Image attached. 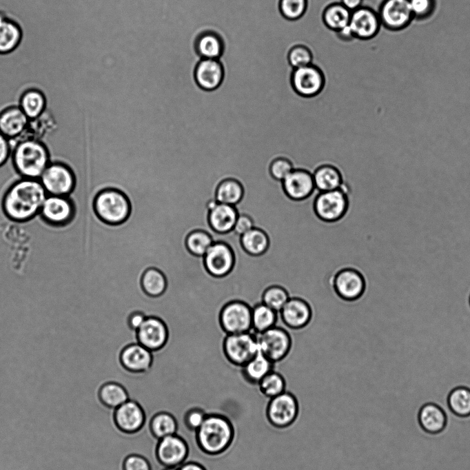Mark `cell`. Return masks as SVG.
Masks as SVG:
<instances>
[{"mask_svg":"<svg viewBox=\"0 0 470 470\" xmlns=\"http://www.w3.org/2000/svg\"><path fill=\"white\" fill-rule=\"evenodd\" d=\"M47 196L39 179L22 178L6 192L3 208L10 220L19 223L28 222L40 214Z\"/></svg>","mask_w":470,"mask_h":470,"instance_id":"obj_1","label":"cell"},{"mask_svg":"<svg viewBox=\"0 0 470 470\" xmlns=\"http://www.w3.org/2000/svg\"><path fill=\"white\" fill-rule=\"evenodd\" d=\"M195 433L199 449L211 456L225 452L232 445L234 438L232 422L220 414H207Z\"/></svg>","mask_w":470,"mask_h":470,"instance_id":"obj_2","label":"cell"},{"mask_svg":"<svg viewBox=\"0 0 470 470\" xmlns=\"http://www.w3.org/2000/svg\"><path fill=\"white\" fill-rule=\"evenodd\" d=\"M12 157L16 170L26 178L39 179L50 163L46 146L33 139L17 141L12 149Z\"/></svg>","mask_w":470,"mask_h":470,"instance_id":"obj_3","label":"cell"},{"mask_svg":"<svg viewBox=\"0 0 470 470\" xmlns=\"http://www.w3.org/2000/svg\"><path fill=\"white\" fill-rule=\"evenodd\" d=\"M93 207L101 221L112 225L125 221L130 212L126 196L114 189H105L99 192L94 199Z\"/></svg>","mask_w":470,"mask_h":470,"instance_id":"obj_4","label":"cell"},{"mask_svg":"<svg viewBox=\"0 0 470 470\" xmlns=\"http://www.w3.org/2000/svg\"><path fill=\"white\" fill-rule=\"evenodd\" d=\"M48 195L70 197L74 192L76 179L72 170L67 165L50 163L39 178Z\"/></svg>","mask_w":470,"mask_h":470,"instance_id":"obj_5","label":"cell"},{"mask_svg":"<svg viewBox=\"0 0 470 470\" xmlns=\"http://www.w3.org/2000/svg\"><path fill=\"white\" fill-rule=\"evenodd\" d=\"M255 334L258 351L274 364L284 360L289 354L292 339L285 328L276 325Z\"/></svg>","mask_w":470,"mask_h":470,"instance_id":"obj_6","label":"cell"},{"mask_svg":"<svg viewBox=\"0 0 470 470\" xmlns=\"http://www.w3.org/2000/svg\"><path fill=\"white\" fill-rule=\"evenodd\" d=\"M268 422L276 429H286L292 426L299 414V405L296 397L285 391L269 399L266 407Z\"/></svg>","mask_w":470,"mask_h":470,"instance_id":"obj_7","label":"cell"},{"mask_svg":"<svg viewBox=\"0 0 470 470\" xmlns=\"http://www.w3.org/2000/svg\"><path fill=\"white\" fill-rule=\"evenodd\" d=\"M336 294L345 301H355L365 294L367 282L364 275L354 267H344L338 270L331 279Z\"/></svg>","mask_w":470,"mask_h":470,"instance_id":"obj_8","label":"cell"},{"mask_svg":"<svg viewBox=\"0 0 470 470\" xmlns=\"http://www.w3.org/2000/svg\"><path fill=\"white\" fill-rule=\"evenodd\" d=\"M224 348L232 364L239 368L259 351L256 334L252 331L228 334Z\"/></svg>","mask_w":470,"mask_h":470,"instance_id":"obj_9","label":"cell"},{"mask_svg":"<svg viewBox=\"0 0 470 470\" xmlns=\"http://www.w3.org/2000/svg\"><path fill=\"white\" fill-rule=\"evenodd\" d=\"M378 15L382 27L391 32L403 30L414 19L409 0H383Z\"/></svg>","mask_w":470,"mask_h":470,"instance_id":"obj_10","label":"cell"},{"mask_svg":"<svg viewBox=\"0 0 470 470\" xmlns=\"http://www.w3.org/2000/svg\"><path fill=\"white\" fill-rule=\"evenodd\" d=\"M76 214L72 200L68 196L48 195L40 211L42 218L54 227L70 225Z\"/></svg>","mask_w":470,"mask_h":470,"instance_id":"obj_11","label":"cell"},{"mask_svg":"<svg viewBox=\"0 0 470 470\" xmlns=\"http://www.w3.org/2000/svg\"><path fill=\"white\" fill-rule=\"evenodd\" d=\"M221 322L229 334L252 331V306L245 300L227 303L221 314Z\"/></svg>","mask_w":470,"mask_h":470,"instance_id":"obj_12","label":"cell"},{"mask_svg":"<svg viewBox=\"0 0 470 470\" xmlns=\"http://www.w3.org/2000/svg\"><path fill=\"white\" fill-rule=\"evenodd\" d=\"M156 457L165 467H178L187 458L189 449L186 441L176 433L159 440Z\"/></svg>","mask_w":470,"mask_h":470,"instance_id":"obj_13","label":"cell"},{"mask_svg":"<svg viewBox=\"0 0 470 470\" xmlns=\"http://www.w3.org/2000/svg\"><path fill=\"white\" fill-rule=\"evenodd\" d=\"M113 420L119 431L132 434L139 431L144 426L145 413L140 404L129 399L114 409Z\"/></svg>","mask_w":470,"mask_h":470,"instance_id":"obj_14","label":"cell"},{"mask_svg":"<svg viewBox=\"0 0 470 470\" xmlns=\"http://www.w3.org/2000/svg\"><path fill=\"white\" fill-rule=\"evenodd\" d=\"M204 262L211 274L217 277L224 276L234 267L235 254L226 243H214L205 254Z\"/></svg>","mask_w":470,"mask_h":470,"instance_id":"obj_15","label":"cell"},{"mask_svg":"<svg viewBox=\"0 0 470 470\" xmlns=\"http://www.w3.org/2000/svg\"><path fill=\"white\" fill-rule=\"evenodd\" d=\"M278 314L286 327L292 329H300L309 325L313 311L306 300L298 296H290Z\"/></svg>","mask_w":470,"mask_h":470,"instance_id":"obj_16","label":"cell"},{"mask_svg":"<svg viewBox=\"0 0 470 470\" xmlns=\"http://www.w3.org/2000/svg\"><path fill=\"white\" fill-rule=\"evenodd\" d=\"M347 208V199L339 190L321 192L316 197L314 210L317 215L326 221L339 219Z\"/></svg>","mask_w":470,"mask_h":470,"instance_id":"obj_17","label":"cell"},{"mask_svg":"<svg viewBox=\"0 0 470 470\" xmlns=\"http://www.w3.org/2000/svg\"><path fill=\"white\" fill-rule=\"evenodd\" d=\"M292 84L300 95L312 96L322 90L324 79L320 70L311 64L294 70Z\"/></svg>","mask_w":470,"mask_h":470,"instance_id":"obj_18","label":"cell"},{"mask_svg":"<svg viewBox=\"0 0 470 470\" xmlns=\"http://www.w3.org/2000/svg\"><path fill=\"white\" fill-rule=\"evenodd\" d=\"M349 25L354 37L369 39L378 34L382 24L376 12L361 6L351 12Z\"/></svg>","mask_w":470,"mask_h":470,"instance_id":"obj_19","label":"cell"},{"mask_svg":"<svg viewBox=\"0 0 470 470\" xmlns=\"http://www.w3.org/2000/svg\"><path fill=\"white\" fill-rule=\"evenodd\" d=\"M224 77L225 69L218 59H203L195 68L196 85L206 91H212L218 88Z\"/></svg>","mask_w":470,"mask_h":470,"instance_id":"obj_20","label":"cell"},{"mask_svg":"<svg viewBox=\"0 0 470 470\" xmlns=\"http://www.w3.org/2000/svg\"><path fill=\"white\" fill-rule=\"evenodd\" d=\"M139 343L150 350L161 347L165 343L167 331L164 323L154 317L146 318L137 330Z\"/></svg>","mask_w":470,"mask_h":470,"instance_id":"obj_21","label":"cell"},{"mask_svg":"<svg viewBox=\"0 0 470 470\" xmlns=\"http://www.w3.org/2000/svg\"><path fill=\"white\" fill-rule=\"evenodd\" d=\"M282 183L286 194L294 200L307 198L315 188L313 175L303 170H294Z\"/></svg>","mask_w":470,"mask_h":470,"instance_id":"obj_22","label":"cell"},{"mask_svg":"<svg viewBox=\"0 0 470 470\" xmlns=\"http://www.w3.org/2000/svg\"><path fill=\"white\" fill-rule=\"evenodd\" d=\"M30 119L19 108L12 106L0 114V132L9 140L20 137L27 130Z\"/></svg>","mask_w":470,"mask_h":470,"instance_id":"obj_23","label":"cell"},{"mask_svg":"<svg viewBox=\"0 0 470 470\" xmlns=\"http://www.w3.org/2000/svg\"><path fill=\"white\" fill-rule=\"evenodd\" d=\"M121 360L123 366L132 372L146 371L151 365V351L140 343L134 344L125 348Z\"/></svg>","mask_w":470,"mask_h":470,"instance_id":"obj_24","label":"cell"},{"mask_svg":"<svg viewBox=\"0 0 470 470\" xmlns=\"http://www.w3.org/2000/svg\"><path fill=\"white\" fill-rule=\"evenodd\" d=\"M238 212L234 205L218 203L209 212L211 227L218 233H227L233 230Z\"/></svg>","mask_w":470,"mask_h":470,"instance_id":"obj_25","label":"cell"},{"mask_svg":"<svg viewBox=\"0 0 470 470\" xmlns=\"http://www.w3.org/2000/svg\"><path fill=\"white\" fill-rule=\"evenodd\" d=\"M274 363L258 351L251 360L240 368L243 380L250 385H257L274 370Z\"/></svg>","mask_w":470,"mask_h":470,"instance_id":"obj_26","label":"cell"},{"mask_svg":"<svg viewBox=\"0 0 470 470\" xmlns=\"http://www.w3.org/2000/svg\"><path fill=\"white\" fill-rule=\"evenodd\" d=\"M240 244L244 253L252 257H258L265 254L271 246L267 234L257 227H254L241 235Z\"/></svg>","mask_w":470,"mask_h":470,"instance_id":"obj_27","label":"cell"},{"mask_svg":"<svg viewBox=\"0 0 470 470\" xmlns=\"http://www.w3.org/2000/svg\"><path fill=\"white\" fill-rule=\"evenodd\" d=\"M98 396L101 404L112 409L130 399L126 387L122 383L112 380L104 382L100 386Z\"/></svg>","mask_w":470,"mask_h":470,"instance_id":"obj_28","label":"cell"},{"mask_svg":"<svg viewBox=\"0 0 470 470\" xmlns=\"http://www.w3.org/2000/svg\"><path fill=\"white\" fill-rule=\"evenodd\" d=\"M418 420L425 431L428 433H436L445 428L446 416L444 411L438 405L427 403L420 408Z\"/></svg>","mask_w":470,"mask_h":470,"instance_id":"obj_29","label":"cell"},{"mask_svg":"<svg viewBox=\"0 0 470 470\" xmlns=\"http://www.w3.org/2000/svg\"><path fill=\"white\" fill-rule=\"evenodd\" d=\"M195 48L198 54L203 59H218L224 52L225 44L217 33L205 32L196 39Z\"/></svg>","mask_w":470,"mask_h":470,"instance_id":"obj_30","label":"cell"},{"mask_svg":"<svg viewBox=\"0 0 470 470\" xmlns=\"http://www.w3.org/2000/svg\"><path fill=\"white\" fill-rule=\"evenodd\" d=\"M21 37L20 27L7 19L5 12H0V53L6 54L14 50L20 43Z\"/></svg>","mask_w":470,"mask_h":470,"instance_id":"obj_31","label":"cell"},{"mask_svg":"<svg viewBox=\"0 0 470 470\" xmlns=\"http://www.w3.org/2000/svg\"><path fill=\"white\" fill-rule=\"evenodd\" d=\"M278 312L262 302L252 306V331L262 333L276 325Z\"/></svg>","mask_w":470,"mask_h":470,"instance_id":"obj_32","label":"cell"},{"mask_svg":"<svg viewBox=\"0 0 470 470\" xmlns=\"http://www.w3.org/2000/svg\"><path fill=\"white\" fill-rule=\"evenodd\" d=\"M19 108L30 120L39 117L46 109V99L39 90L32 89L21 96Z\"/></svg>","mask_w":470,"mask_h":470,"instance_id":"obj_33","label":"cell"},{"mask_svg":"<svg viewBox=\"0 0 470 470\" xmlns=\"http://www.w3.org/2000/svg\"><path fill=\"white\" fill-rule=\"evenodd\" d=\"M177 427V422L174 416L165 411L156 413L150 422V431L158 440L176 434Z\"/></svg>","mask_w":470,"mask_h":470,"instance_id":"obj_34","label":"cell"},{"mask_svg":"<svg viewBox=\"0 0 470 470\" xmlns=\"http://www.w3.org/2000/svg\"><path fill=\"white\" fill-rule=\"evenodd\" d=\"M315 187L320 192H327L339 188L341 177L338 171L331 165L321 166L314 175Z\"/></svg>","mask_w":470,"mask_h":470,"instance_id":"obj_35","label":"cell"},{"mask_svg":"<svg viewBox=\"0 0 470 470\" xmlns=\"http://www.w3.org/2000/svg\"><path fill=\"white\" fill-rule=\"evenodd\" d=\"M351 11L341 3L328 6L324 12L323 20L325 25L334 30H340L349 23Z\"/></svg>","mask_w":470,"mask_h":470,"instance_id":"obj_36","label":"cell"},{"mask_svg":"<svg viewBox=\"0 0 470 470\" xmlns=\"http://www.w3.org/2000/svg\"><path fill=\"white\" fill-rule=\"evenodd\" d=\"M243 190L239 182L234 179L223 181L216 190V200L218 203L235 205L242 198Z\"/></svg>","mask_w":470,"mask_h":470,"instance_id":"obj_37","label":"cell"},{"mask_svg":"<svg viewBox=\"0 0 470 470\" xmlns=\"http://www.w3.org/2000/svg\"><path fill=\"white\" fill-rule=\"evenodd\" d=\"M447 403L450 410L457 416L470 415V389L466 387L454 388L449 394Z\"/></svg>","mask_w":470,"mask_h":470,"instance_id":"obj_38","label":"cell"},{"mask_svg":"<svg viewBox=\"0 0 470 470\" xmlns=\"http://www.w3.org/2000/svg\"><path fill=\"white\" fill-rule=\"evenodd\" d=\"M289 298L285 287L280 285H271L262 292L261 302L279 313Z\"/></svg>","mask_w":470,"mask_h":470,"instance_id":"obj_39","label":"cell"},{"mask_svg":"<svg viewBox=\"0 0 470 470\" xmlns=\"http://www.w3.org/2000/svg\"><path fill=\"white\" fill-rule=\"evenodd\" d=\"M258 385L260 393L269 399L273 398L286 391V382L284 377L274 370L266 375Z\"/></svg>","mask_w":470,"mask_h":470,"instance_id":"obj_40","label":"cell"},{"mask_svg":"<svg viewBox=\"0 0 470 470\" xmlns=\"http://www.w3.org/2000/svg\"><path fill=\"white\" fill-rule=\"evenodd\" d=\"M142 286L149 295L159 296L165 289L166 280L159 270L150 268L147 269L143 276Z\"/></svg>","mask_w":470,"mask_h":470,"instance_id":"obj_41","label":"cell"},{"mask_svg":"<svg viewBox=\"0 0 470 470\" xmlns=\"http://www.w3.org/2000/svg\"><path fill=\"white\" fill-rule=\"evenodd\" d=\"M213 243L212 237L201 230L191 232L186 239L187 249L196 256H204Z\"/></svg>","mask_w":470,"mask_h":470,"instance_id":"obj_42","label":"cell"},{"mask_svg":"<svg viewBox=\"0 0 470 470\" xmlns=\"http://www.w3.org/2000/svg\"><path fill=\"white\" fill-rule=\"evenodd\" d=\"M307 8V0H280V10L284 17L295 20L301 17Z\"/></svg>","mask_w":470,"mask_h":470,"instance_id":"obj_43","label":"cell"},{"mask_svg":"<svg viewBox=\"0 0 470 470\" xmlns=\"http://www.w3.org/2000/svg\"><path fill=\"white\" fill-rule=\"evenodd\" d=\"M409 3L416 20L428 19L436 8V0H409Z\"/></svg>","mask_w":470,"mask_h":470,"instance_id":"obj_44","label":"cell"},{"mask_svg":"<svg viewBox=\"0 0 470 470\" xmlns=\"http://www.w3.org/2000/svg\"><path fill=\"white\" fill-rule=\"evenodd\" d=\"M311 60L310 50L301 45L293 47L288 54L289 63L294 69L311 65Z\"/></svg>","mask_w":470,"mask_h":470,"instance_id":"obj_45","label":"cell"},{"mask_svg":"<svg viewBox=\"0 0 470 470\" xmlns=\"http://www.w3.org/2000/svg\"><path fill=\"white\" fill-rule=\"evenodd\" d=\"M293 170L292 163L283 158L274 160L269 167L272 177L279 181H283Z\"/></svg>","mask_w":470,"mask_h":470,"instance_id":"obj_46","label":"cell"},{"mask_svg":"<svg viewBox=\"0 0 470 470\" xmlns=\"http://www.w3.org/2000/svg\"><path fill=\"white\" fill-rule=\"evenodd\" d=\"M207 415L201 409H190L184 416L185 425L189 430L195 432L202 425Z\"/></svg>","mask_w":470,"mask_h":470,"instance_id":"obj_47","label":"cell"},{"mask_svg":"<svg viewBox=\"0 0 470 470\" xmlns=\"http://www.w3.org/2000/svg\"><path fill=\"white\" fill-rule=\"evenodd\" d=\"M123 470H152L149 461L138 454L127 456L123 462Z\"/></svg>","mask_w":470,"mask_h":470,"instance_id":"obj_48","label":"cell"},{"mask_svg":"<svg viewBox=\"0 0 470 470\" xmlns=\"http://www.w3.org/2000/svg\"><path fill=\"white\" fill-rule=\"evenodd\" d=\"M254 227V222L249 216L240 214L238 216L233 230L236 234L241 236Z\"/></svg>","mask_w":470,"mask_h":470,"instance_id":"obj_49","label":"cell"},{"mask_svg":"<svg viewBox=\"0 0 470 470\" xmlns=\"http://www.w3.org/2000/svg\"><path fill=\"white\" fill-rule=\"evenodd\" d=\"M12 153L10 141L0 132V167L8 160Z\"/></svg>","mask_w":470,"mask_h":470,"instance_id":"obj_50","label":"cell"},{"mask_svg":"<svg viewBox=\"0 0 470 470\" xmlns=\"http://www.w3.org/2000/svg\"><path fill=\"white\" fill-rule=\"evenodd\" d=\"M146 319V317L143 314L136 312L131 315L129 319L130 325L134 329L138 330L139 327L143 325V322Z\"/></svg>","mask_w":470,"mask_h":470,"instance_id":"obj_51","label":"cell"},{"mask_svg":"<svg viewBox=\"0 0 470 470\" xmlns=\"http://www.w3.org/2000/svg\"><path fill=\"white\" fill-rule=\"evenodd\" d=\"M178 470H206L205 468L201 464L195 462H184L179 467Z\"/></svg>","mask_w":470,"mask_h":470,"instance_id":"obj_52","label":"cell"},{"mask_svg":"<svg viewBox=\"0 0 470 470\" xmlns=\"http://www.w3.org/2000/svg\"><path fill=\"white\" fill-rule=\"evenodd\" d=\"M362 3V0H341V4L351 12L361 7Z\"/></svg>","mask_w":470,"mask_h":470,"instance_id":"obj_53","label":"cell"},{"mask_svg":"<svg viewBox=\"0 0 470 470\" xmlns=\"http://www.w3.org/2000/svg\"><path fill=\"white\" fill-rule=\"evenodd\" d=\"M336 32L338 37L343 40H349L354 37L349 25L345 27L344 28L340 30H337Z\"/></svg>","mask_w":470,"mask_h":470,"instance_id":"obj_54","label":"cell"},{"mask_svg":"<svg viewBox=\"0 0 470 470\" xmlns=\"http://www.w3.org/2000/svg\"><path fill=\"white\" fill-rule=\"evenodd\" d=\"M164 470H178V467H165Z\"/></svg>","mask_w":470,"mask_h":470,"instance_id":"obj_55","label":"cell"},{"mask_svg":"<svg viewBox=\"0 0 470 470\" xmlns=\"http://www.w3.org/2000/svg\"><path fill=\"white\" fill-rule=\"evenodd\" d=\"M21 4H22V3H21ZM20 6H19V7H20ZM17 10H16V11H17ZM16 11H15V12H16ZM13 15H14V14H13ZM12 17H13V16H12ZM12 17H11V18H12ZM11 18H10V19H11Z\"/></svg>","mask_w":470,"mask_h":470,"instance_id":"obj_56","label":"cell"},{"mask_svg":"<svg viewBox=\"0 0 470 470\" xmlns=\"http://www.w3.org/2000/svg\"><path fill=\"white\" fill-rule=\"evenodd\" d=\"M469 302H470V299H469Z\"/></svg>","mask_w":470,"mask_h":470,"instance_id":"obj_57","label":"cell"}]
</instances>
